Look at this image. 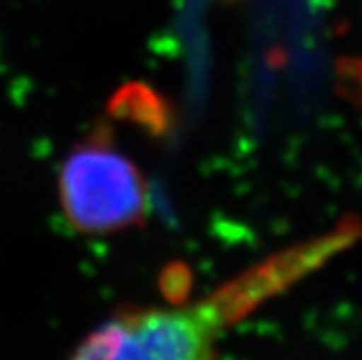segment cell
Segmentation results:
<instances>
[{
	"label": "cell",
	"mask_w": 362,
	"mask_h": 360,
	"mask_svg": "<svg viewBox=\"0 0 362 360\" xmlns=\"http://www.w3.org/2000/svg\"><path fill=\"white\" fill-rule=\"evenodd\" d=\"M64 215L83 233H109L140 224L149 211L146 178L136 166L94 138L70 153L59 171Z\"/></svg>",
	"instance_id": "6da1fadb"
},
{
	"label": "cell",
	"mask_w": 362,
	"mask_h": 360,
	"mask_svg": "<svg viewBox=\"0 0 362 360\" xmlns=\"http://www.w3.org/2000/svg\"><path fill=\"white\" fill-rule=\"evenodd\" d=\"M124 359L189 360L211 355L217 322L204 307L195 310H129Z\"/></svg>",
	"instance_id": "7a4b0ae2"
},
{
	"label": "cell",
	"mask_w": 362,
	"mask_h": 360,
	"mask_svg": "<svg viewBox=\"0 0 362 360\" xmlns=\"http://www.w3.org/2000/svg\"><path fill=\"white\" fill-rule=\"evenodd\" d=\"M107 110L112 118L136 125L151 137H164L173 123V110L168 100L140 81L119 87L110 98Z\"/></svg>",
	"instance_id": "3957f363"
},
{
	"label": "cell",
	"mask_w": 362,
	"mask_h": 360,
	"mask_svg": "<svg viewBox=\"0 0 362 360\" xmlns=\"http://www.w3.org/2000/svg\"><path fill=\"white\" fill-rule=\"evenodd\" d=\"M125 329L119 316L92 331L74 352V359H124Z\"/></svg>",
	"instance_id": "277c9868"
},
{
	"label": "cell",
	"mask_w": 362,
	"mask_h": 360,
	"mask_svg": "<svg viewBox=\"0 0 362 360\" xmlns=\"http://www.w3.org/2000/svg\"><path fill=\"white\" fill-rule=\"evenodd\" d=\"M337 87L346 100L362 107V57H344L339 61Z\"/></svg>",
	"instance_id": "5b68a950"
},
{
	"label": "cell",
	"mask_w": 362,
	"mask_h": 360,
	"mask_svg": "<svg viewBox=\"0 0 362 360\" xmlns=\"http://www.w3.org/2000/svg\"><path fill=\"white\" fill-rule=\"evenodd\" d=\"M160 287L171 301H182L189 291V270L182 263H173L162 272Z\"/></svg>",
	"instance_id": "8992f818"
}]
</instances>
